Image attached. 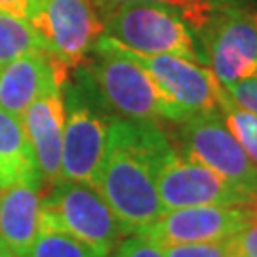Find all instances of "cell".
<instances>
[{"mask_svg":"<svg viewBox=\"0 0 257 257\" xmlns=\"http://www.w3.org/2000/svg\"><path fill=\"white\" fill-rule=\"evenodd\" d=\"M172 147L156 122L112 118L97 191L126 234H141L162 213L156 177Z\"/></svg>","mask_w":257,"mask_h":257,"instance_id":"cell-1","label":"cell"},{"mask_svg":"<svg viewBox=\"0 0 257 257\" xmlns=\"http://www.w3.org/2000/svg\"><path fill=\"white\" fill-rule=\"evenodd\" d=\"M88 76L103 103L118 118L181 124L191 118L160 88L155 76L114 38L101 35L92 50Z\"/></svg>","mask_w":257,"mask_h":257,"instance_id":"cell-2","label":"cell"},{"mask_svg":"<svg viewBox=\"0 0 257 257\" xmlns=\"http://www.w3.org/2000/svg\"><path fill=\"white\" fill-rule=\"evenodd\" d=\"M103 35L114 38L132 52L147 55H177L189 61H202L194 35L181 12L168 4L134 2L99 16Z\"/></svg>","mask_w":257,"mask_h":257,"instance_id":"cell-3","label":"cell"},{"mask_svg":"<svg viewBox=\"0 0 257 257\" xmlns=\"http://www.w3.org/2000/svg\"><path fill=\"white\" fill-rule=\"evenodd\" d=\"M67 232L101 257H109L126 230L95 187L59 181L42 196V227Z\"/></svg>","mask_w":257,"mask_h":257,"instance_id":"cell-4","label":"cell"},{"mask_svg":"<svg viewBox=\"0 0 257 257\" xmlns=\"http://www.w3.org/2000/svg\"><path fill=\"white\" fill-rule=\"evenodd\" d=\"M90 88L92 80L90 86L73 84L65 93L61 181L97 187L112 116L90 97Z\"/></svg>","mask_w":257,"mask_h":257,"instance_id":"cell-5","label":"cell"},{"mask_svg":"<svg viewBox=\"0 0 257 257\" xmlns=\"http://www.w3.org/2000/svg\"><path fill=\"white\" fill-rule=\"evenodd\" d=\"M198 37L200 55L223 88L257 76V10L219 2Z\"/></svg>","mask_w":257,"mask_h":257,"instance_id":"cell-6","label":"cell"},{"mask_svg":"<svg viewBox=\"0 0 257 257\" xmlns=\"http://www.w3.org/2000/svg\"><path fill=\"white\" fill-rule=\"evenodd\" d=\"M29 23L48 54L67 69L80 67L103 35V21L92 0H37Z\"/></svg>","mask_w":257,"mask_h":257,"instance_id":"cell-7","label":"cell"},{"mask_svg":"<svg viewBox=\"0 0 257 257\" xmlns=\"http://www.w3.org/2000/svg\"><path fill=\"white\" fill-rule=\"evenodd\" d=\"M156 191L164 211L194 206H249L257 208V198L215 174L213 170L185 158L179 153L166 156L156 177Z\"/></svg>","mask_w":257,"mask_h":257,"instance_id":"cell-8","label":"cell"},{"mask_svg":"<svg viewBox=\"0 0 257 257\" xmlns=\"http://www.w3.org/2000/svg\"><path fill=\"white\" fill-rule=\"evenodd\" d=\"M179 126L189 158L257 198V166L227 130L219 110L194 114Z\"/></svg>","mask_w":257,"mask_h":257,"instance_id":"cell-9","label":"cell"},{"mask_svg":"<svg viewBox=\"0 0 257 257\" xmlns=\"http://www.w3.org/2000/svg\"><path fill=\"white\" fill-rule=\"evenodd\" d=\"M257 213L249 206H194L168 210L141 232L158 246L225 242L242 230Z\"/></svg>","mask_w":257,"mask_h":257,"instance_id":"cell-10","label":"cell"},{"mask_svg":"<svg viewBox=\"0 0 257 257\" xmlns=\"http://www.w3.org/2000/svg\"><path fill=\"white\" fill-rule=\"evenodd\" d=\"M132 55L189 116L219 110L217 92L221 84L210 69L177 55H147L138 52H132Z\"/></svg>","mask_w":257,"mask_h":257,"instance_id":"cell-11","label":"cell"},{"mask_svg":"<svg viewBox=\"0 0 257 257\" xmlns=\"http://www.w3.org/2000/svg\"><path fill=\"white\" fill-rule=\"evenodd\" d=\"M67 84V82H65ZM65 84H57L42 93L23 114V128L27 132L35 153L42 187L52 189L61 181V151L65 130Z\"/></svg>","mask_w":257,"mask_h":257,"instance_id":"cell-12","label":"cell"},{"mask_svg":"<svg viewBox=\"0 0 257 257\" xmlns=\"http://www.w3.org/2000/svg\"><path fill=\"white\" fill-rule=\"evenodd\" d=\"M67 67L48 52H31L0 69V109L23 118L42 93L67 82Z\"/></svg>","mask_w":257,"mask_h":257,"instance_id":"cell-13","label":"cell"},{"mask_svg":"<svg viewBox=\"0 0 257 257\" xmlns=\"http://www.w3.org/2000/svg\"><path fill=\"white\" fill-rule=\"evenodd\" d=\"M38 183H12L0 193V244L23 257L42 227V194Z\"/></svg>","mask_w":257,"mask_h":257,"instance_id":"cell-14","label":"cell"},{"mask_svg":"<svg viewBox=\"0 0 257 257\" xmlns=\"http://www.w3.org/2000/svg\"><path fill=\"white\" fill-rule=\"evenodd\" d=\"M0 181L4 187L21 181L42 187L23 122L4 109H0Z\"/></svg>","mask_w":257,"mask_h":257,"instance_id":"cell-15","label":"cell"},{"mask_svg":"<svg viewBox=\"0 0 257 257\" xmlns=\"http://www.w3.org/2000/svg\"><path fill=\"white\" fill-rule=\"evenodd\" d=\"M31 52H46L35 27L27 19L0 12V69Z\"/></svg>","mask_w":257,"mask_h":257,"instance_id":"cell-16","label":"cell"},{"mask_svg":"<svg viewBox=\"0 0 257 257\" xmlns=\"http://www.w3.org/2000/svg\"><path fill=\"white\" fill-rule=\"evenodd\" d=\"M217 105L227 130L238 141L249 160L257 166V114L242 109L223 86H219L217 92Z\"/></svg>","mask_w":257,"mask_h":257,"instance_id":"cell-17","label":"cell"},{"mask_svg":"<svg viewBox=\"0 0 257 257\" xmlns=\"http://www.w3.org/2000/svg\"><path fill=\"white\" fill-rule=\"evenodd\" d=\"M97 14L103 16L110 10L124 6V4H134V2H155V4H168L174 6L181 12L185 23L189 25V29L193 31V35L200 33L204 25L208 23V19L211 18L213 10L217 8V0H92Z\"/></svg>","mask_w":257,"mask_h":257,"instance_id":"cell-18","label":"cell"},{"mask_svg":"<svg viewBox=\"0 0 257 257\" xmlns=\"http://www.w3.org/2000/svg\"><path fill=\"white\" fill-rule=\"evenodd\" d=\"M23 257H101L90 246L57 229H40Z\"/></svg>","mask_w":257,"mask_h":257,"instance_id":"cell-19","label":"cell"},{"mask_svg":"<svg viewBox=\"0 0 257 257\" xmlns=\"http://www.w3.org/2000/svg\"><path fill=\"white\" fill-rule=\"evenodd\" d=\"M164 257H234L229 240L225 242H198L162 246Z\"/></svg>","mask_w":257,"mask_h":257,"instance_id":"cell-20","label":"cell"},{"mask_svg":"<svg viewBox=\"0 0 257 257\" xmlns=\"http://www.w3.org/2000/svg\"><path fill=\"white\" fill-rule=\"evenodd\" d=\"M109 257H164V249L143 234H130Z\"/></svg>","mask_w":257,"mask_h":257,"instance_id":"cell-21","label":"cell"},{"mask_svg":"<svg viewBox=\"0 0 257 257\" xmlns=\"http://www.w3.org/2000/svg\"><path fill=\"white\" fill-rule=\"evenodd\" d=\"M229 244L230 248H232V251H234V255L257 257V213L244 229L238 230L229 240Z\"/></svg>","mask_w":257,"mask_h":257,"instance_id":"cell-22","label":"cell"},{"mask_svg":"<svg viewBox=\"0 0 257 257\" xmlns=\"http://www.w3.org/2000/svg\"><path fill=\"white\" fill-rule=\"evenodd\" d=\"M225 90L229 92L230 97L238 103L242 109L257 114V76L244 78V80L232 84Z\"/></svg>","mask_w":257,"mask_h":257,"instance_id":"cell-23","label":"cell"},{"mask_svg":"<svg viewBox=\"0 0 257 257\" xmlns=\"http://www.w3.org/2000/svg\"><path fill=\"white\" fill-rule=\"evenodd\" d=\"M35 4H37V0H0V12L12 14V16H18V18L29 21L33 10H35Z\"/></svg>","mask_w":257,"mask_h":257,"instance_id":"cell-24","label":"cell"},{"mask_svg":"<svg viewBox=\"0 0 257 257\" xmlns=\"http://www.w3.org/2000/svg\"><path fill=\"white\" fill-rule=\"evenodd\" d=\"M0 257H18L16 253H12L8 248H4L2 244H0Z\"/></svg>","mask_w":257,"mask_h":257,"instance_id":"cell-25","label":"cell"},{"mask_svg":"<svg viewBox=\"0 0 257 257\" xmlns=\"http://www.w3.org/2000/svg\"><path fill=\"white\" fill-rule=\"evenodd\" d=\"M2 189H4V185H2V181H0V193H2Z\"/></svg>","mask_w":257,"mask_h":257,"instance_id":"cell-26","label":"cell"},{"mask_svg":"<svg viewBox=\"0 0 257 257\" xmlns=\"http://www.w3.org/2000/svg\"><path fill=\"white\" fill-rule=\"evenodd\" d=\"M234 257H240V255H234Z\"/></svg>","mask_w":257,"mask_h":257,"instance_id":"cell-27","label":"cell"}]
</instances>
